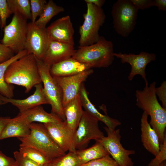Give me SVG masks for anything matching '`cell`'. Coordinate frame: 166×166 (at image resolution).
Wrapping results in <instances>:
<instances>
[{
    "label": "cell",
    "instance_id": "6da1fadb",
    "mask_svg": "<svg viewBox=\"0 0 166 166\" xmlns=\"http://www.w3.org/2000/svg\"><path fill=\"white\" fill-rule=\"evenodd\" d=\"M156 82L145 85L142 90L136 91V105L150 117L149 123L156 132L160 145L166 136V109L159 103L156 94Z\"/></svg>",
    "mask_w": 166,
    "mask_h": 166
},
{
    "label": "cell",
    "instance_id": "7a4b0ae2",
    "mask_svg": "<svg viewBox=\"0 0 166 166\" xmlns=\"http://www.w3.org/2000/svg\"><path fill=\"white\" fill-rule=\"evenodd\" d=\"M4 79L8 84L24 87L25 93H28L33 87L42 82L37 59L30 54L14 61L7 69Z\"/></svg>",
    "mask_w": 166,
    "mask_h": 166
},
{
    "label": "cell",
    "instance_id": "3957f363",
    "mask_svg": "<svg viewBox=\"0 0 166 166\" xmlns=\"http://www.w3.org/2000/svg\"><path fill=\"white\" fill-rule=\"evenodd\" d=\"M113 45L110 41L100 36L96 43L79 47L72 57L93 68H106L111 65L114 57Z\"/></svg>",
    "mask_w": 166,
    "mask_h": 166
},
{
    "label": "cell",
    "instance_id": "277c9868",
    "mask_svg": "<svg viewBox=\"0 0 166 166\" xmlns=\"http://www.w3.org/2000/svg\"><path fill=\"white\" fill-rule=\"evenodd\" d=\"M30 133L26 137L18 138L20 146L32 148L43 153L50 160L65 154L51 137L43 124H30Z\"/></svg>",
    "mask_w": 166,
    "mask_h": 166
},
{
    "label": "cell",
    "instance_id": "5b68a950",
    "mask_svg": "<svg viewBox=\"0 0 166 166\" xmlns=\"http://www.w3.org/2000/svg\"><path fill=\"white\" fill-rule=\"evenodd\" d=\"M87 10L79 29V47L89 45L97 42L100 36L99 31L104 24L106 16L104 10L91 3H86Z\"/></svg>",
    "mask_w": 166,
    "mask_h": 166
},
{
    "label": "cell",
    "instance_id": "8992f818",
    "mask_svg": "<svg viewBox=\"0 0 166 166\" xmlns=\"http://www.w3.org/2000/svg\"><path fill=\"white\" fill-rule=\"evenodd\" d=\"M138 10L130 0H118L113 4L111 12L113 27L118 34L126 37L133 31Z\"/></svg>",
    "mask_w": 166,
    "mask_h": 166
},
{
    "label": "cell",
    "instance_id": "52a82bcc",
    "mask_svg": "<svg viewBox=\"0 0 166 166\" xmlns=\"http://www.w3.org/2000/svg\"><path fill=\"white\" fill-rule=\"evenodd\" d=\"M37 60L42 81L43 84V91L49 104L51 106V113L58 116L63 121H65L62 104V90L50 73V66L42 61L37 59Z\"/></svg>",
    "mask_w": 166,
    "mask_h": 166
},
{
    "label": "cell",
    "instance_id": "ba28073f",
    "mask_svg": "<svg viewBox=\"0 0 166 166\" xmlns=\"http://www.w3.org/2000/svg\"><path fill=\"white\" fill-rule=\"evenodd\" d=\"M28 26L27 20L19 14H14L11 22L3 28L1 43L14 54L24 50Z\"/></svg>",
    "mask_w": 166,
    "mask_h": 166
},
{
    "label": "cell",
    "instance_id": "9c48e42d",
    "mask_svg": "<svg viewBox=\"0 0 166 166\" xmlns=\"http://www.w3.org/2000/svg\"><path fill=\"white\" fill-rule=\"evenodd\" d=\"M99 121L95 117L84 110L74 133L76 150L86 148L92 140L98 141L104 136L103 132L99 128Z\"/></svg>",
    "mask_w": 166,
    "mask_h": 166
},
{
    "label": "cell",
    "instance_id": "30bf717a",
    "mask_svg": "<svg viewBox=\"0 0 166 166\" xmlns=\"http://www.w3.org/2000/svg\"><path fill=\"white\" fill-rule=\"evenodd\" d=\"M104 128L107 136L97 141L103 145L120 166H133L134 163L129 156L135 154V151L126 149L122 146L120 129L112 130L106 126Z\"/></svg>",
    "mask_w": 166,
    "mask_h": 166
},
{
    "label": "cell",
    "instance_id": "8fae6325",
    "mask_svg": "<svg viewBox=\"0 0 166 166\" xmlns=\"http://www.w3.org/2000/svg\"><path fill=\"white\" fill-rule=\"evenodd\" d=\"M49 40L46 27H40L31 22L28 23L24 48L28 54H32L37 59L43 61Z\"/></svg>",
    "mask_w": 166,
    "mask_h": 166
},
{
    "label": "cell",
    "instance_id": "7c38bea8",
    "mask_svg": "<svg viewBox=\"0 0 166 166\" xmlns=\"http://www.w3.org/2000/svg\"><path fill=\"white\" fill-rule=\"evenodd\" d=\"M113 55L120 59L122 63H127L131 66V71L128 76L129 81H132L135 76L139 75L144 81L145 85H148L145 69L148 64L156 60V56L155 53L142 51L138 54L119 52L114 53Z\"/></svg>",
    "mask_w": 166,
    "mask_h": 166
},
{
    "label": "cell",
    "instance_id": "4fadbf2b",
    "mask_svg": "<svg viewBox=\"0 0 166 166\" xmlns=\"http://www.w3.org/2000/svg\"><path fill=\"white\" fill-rule=\"evenodd\" d=\"M90 69L78 74L65 77H53L60 87L63 93V107L79 94L83 82L93 73Z\"/></svg>",
    "mask_w": 166,
    "mask_h": 166
},
{
    "label": "cell",
    "instance_id": "5bb4252c",
    "mask_svg": "<svg viewBox=\"0 0 166 166\" xmlns=\"http://www.w3.org/2000/svg\"><path fill=\"white\" fill-rule=\"evenodd\" d=\"M43 124L54 141L65 152L76 151L74 133L68 127L65 121Z\"/></svg>",
    "mask_w": 166,
    "mask_h": 166
},
{
    "label": "cell",
    "instance_id": "9a60e30c",
    "mask_svg": "<svg viewBox=\"0 0 166 166\" xmlns=\"http://www.w3.org/2000/svg\"><path fill=\"white\" fill-rule=\"evenodd\" d=\"M50 40L74 45V30L68 15L60 18L46 28Z\"/></svg>",
    "mask_w": 166,
    "mask_h": 166
},
{
    "label": "cell",
    "instance_id": "2e32d148",
    "mask_svg": "<svg viewBox=\"0 0 166 166\" xmlns=\"http://www.w3.org/2000/svg\"><path fill=\"white\" fill-rule=\"evenodd\" d=\"M34 93L28 97L23 99L9 98L0 94V104L10 103L16 107L22 112L42 105L48 104L49 102L43 91L41 83L35 86Z\"/></svg>",
    "mask_w": 166,
    "mask_h": 166
},
{
    "label": "cell",
    "instance_id": "e0dca14e",
    "mask_svg": "<svg viewBox=\"0 0 166 166\" xmlns=\"http://www.w3.org/2000/svg\"><path fill=\"white\" fill-rule=\"evenodd\" d=\"M73 45L50 40L43 61L51 66L72 57L76 50Z\"/></svg>",
    "mask_w": 166,
    "mask_h": 166
},
{
    "label": "cell",
    "instance_id": "ac0fdd59",
    "mask_svg": "<svg viewBox=\"0 0 166 166\" xmlns=\"http://www.w3.org/2000/svg\"><path fill=\"white\" fill-rule=\"evenodd\" d=\"M92 68L89 65L71 57L51 65L50 72L53 77H65L74 75Z\"/></svg>",
    "mask_w": 166,
    "mask_h": 166
},
{
    "label": "cell",
    "instance_id": "d6986e66",
    "mask_svg": "<svg viewBox=\"0 0 166 166\" xmlns=\"http://www.w3.org/2000/svg\"><path fill=\"white\" fill-rule=\"evenodd\" d=\"M148 117L143 112L140 120L141 141L144 148L155 156L160 151V144L156 132L148 121Z\"/></svg>",
    "mask_w": 166,
    "mask_h": 166
},
{
    "label": "cell",
    "instance_id": "ffe728a7",
    "mask_svg": "<svg viewBox=\"0 0 166 166\" xmlns=\"http://www.w3.org/2000/svg\"><path fill=\"white\" fill-rule=\"evenodd\" d=\"M79 94L84 110L95 117L99 121L102 122L109 128L114 130L117 127L121 125V122L118 120L109 117L107 114H103L97 109L90 101L83 84L81 86Z\"/></svg>",
    "mask_w": 166,
    "mask_h": 166
},
{
    "label": "cell",
    "instance_id": "44dd1931",
    "mask_svg": "<svg viewBox=\"0 0 166 166\" xmlns=\"http://www.w3.org/2000/svg\"><path fill=\"white\" fill-rule=\"evenodd\" d=\"M17 116L29 124L35 122L43 124L56 123L63 121L57 115L46 112L41 105L20 112Z\"/></svg>",
    "mask_w": 166,
    "mask_h": 166
},
{
    "label": "cell",
    "instance_id": "7402d4cb",
    "mask_svg": "<svg viewBox=\"0 0 166 166\" xmlns=\"http://www.w3.org/2000/svg\"><path fill=\"white\" fill-rule=\"evenodd\" d=\"M83 108L79 94L63 107L66 124L74 133L82 116Z\"/></svg>",
    "mask_w": 166,
    "mask_h": 166
},
{
    "label": "cell",
    "instance_id": "603a6c76",
    "mask_svg": "<svg viewBox=\"0 0 166 166\" xmlns=\"http://www.w3.org/2000/svg\"><path fill=\"white\" fill-rule=\"evenodd\" d=\"M30 124L18 116L10 118L2 131L0 140L10 137L18 138L27 136L30 132Z\"/></svg>",
    "mask_w": 166,
    "mask_h": 166
},
{
    "label": "cell",
    "instance_id": "cb8c5ba5",
    "mask_svg": "<svg viewBox=\"0 0 166 166\" xmlns=\"http://www.w3.org/2000/svg\"><path fill=\"white\" fill-rule=\"evenodd\" d=\"M28 54L26 50H22L7 61L0 64V94L6 97L11 98L14 96L13 85L7 83L5 81V72L10 65L14 61Z\"/></svg>",
    "mask_w": 166,
    "mask_h": 166
},
{
    "label": "cell",
    "instance_id": "d4e9b609",
    "mask_svg": "<svg viewBox=\"0 0 166 166\" xmlns=\"http://www.w3.org/2000/svg\"><path fill=\"white\" fill-rule=\"evenodd\" d=\"M81 165L91 160L109 155L108 151L99 141L90 147L76 150Z\"/></svg>",
    "mask_w": 166,
    "mask_h": 166
},
{
    "label": "cell",
    "instance_id": "484cf974",
    "mask_svg": "<svg viewBox=\"0 0 166 166\" xmlns=\"http://www.w3.org/2000/svg\"><path fill=\"white\" fill-rule=\"evenodd\" d=\"M64 10L63 7L57 5L53 0H49L47 2L41 15L34 23L38 26L45 28L47 24L53 17Z\"/></svg>",
    "mask_w": 166,
    "mask_h": 166
},
{
    "label": "cell",
    "instance_id": "4316f807",
    "mask_svg": "<svg viewBox=\"0 0 166 166\" xmlns=\"http://www.w3.org/2000/svg\"><path fill=\"white\" fill-rule=\"evenodd\" d=\"M11 14H19L26 20L31 18L30 0H7Z\"/></svg>",
    "mask_w": 166,
    "mask_h": 166
},
{
    "label": "cell",
    "instance_id": "83f0119b",
    "mask_svg": "<svg viewBox=\"0 0 166 166\" xmlns=\"http://www.w3.org/2000/svg\"><path fill=\"white\" fill-rule=\"evenodd\" d=\"M81 165L76 151L69 152L67 153L53 159L44 166H80Z\"/></svg>",
    "mask_w": 166,
    "mask_h": 166
},
{
    "label": "cell",
    "instance_id": "f1b7e54d",
    "mask_svg": "<svg viewBox=\"0 0 166 166\" xmlns=\"http://www.w3.org/2000/svg\"><path fill=\"white\" fill-rule=\"evenodd\" d=\"M19 152L24 156L40 165H44L50 161L40 152L32 148L20 146Z\"/></svg>",
    "mask_w": 166,
    "mask_h": 166
},
{
    "label": "cell",
    "instance_id": "f546056e",
    "mask_svg": "<svg viewBox=\"0 0 166 166\" xmlns=\"http://www.w3.org/2000/svg\"><path fill=\"white\" fill-rule=\"evenodd\" d=\"M31 22H34L38 17L42 14L47 2L45 0H30Z\"/></svg>",
    "mask_w": 166,
    "mask_h": 166
},
{
    "label": "cell",
    "instance_id": "4dcf8cb0",
    "mask_svg": "<svg viewBox=\"0 0 166 166\" xmlns=\"http://www.w3.org/2000/svg\"><path fill=\"white\" fill-rule=\"evenodd\" d=\"M80 166H120L110 155L93 160Z\"/></svg>",
    "mask_w": 166,
    "mask_h": 166
},
{
    "label": "cell",
    "instance_id": "1f68e13d",
    "mask_svg": "<svg viewBox=\"0 0 166 166\" xmlns=\"http://www.w3.org/2000/svg\"><path fill=\"white\" fill-rule=\"evenodd\" d=\"M166 160V136L163 143L160 145V149L154 158L150 162L148 166H159Z\"/></svg>",
    "mask_w": 166,
    "mask_h": 166
},
{
    "label": "cell",
    "instance_id": "d6a6232c",
    "mask_svg": "<svg viewBox=\"0 0 166 166\" xmlns=\"http://www.w3.org/2000/svg\"><path fill=\"white\" fill-rule=\"evenodd\" d=\"M12 14L7 0H0V19L1 28L3 29L6 26L7 18Z\"/></svg>",
    "mask_w": 166,
    "mask_h": 166
},
{
    "label": "cell",
    "instance_id": "836d02e7",
    "mask_svg": "<svg viewBox=\"0 0 166 166\" xmlns=\"http://www.w3.org/2000/svg\"><path fill=\"white\" fill-rule=\"evenodd\" d=\"M16 166H44L39 165L23 156L19 151L13 152Z\"/></svg>",
    "mask_w": 166,
    "mask_h": 166
},
{
    "label": "cell",
    "instance_id": "e575fe53",
    "mask_svg": "<svg viewBox=\"0 0 166 166\" xmlns=\"http://www.w3.org/2000/svg\"><path fill=\"white\" fill-rule=\"evenodd\" d=\"M155 93L162 104V107L166 109V81H163L159 87L156 88Z\"/></svg>",
    "mask_w": 166,
    "mask_h": 166
},
{
    "label": "cell",
    "instance_id": "d590c367",
    "mask_svg": "<svg viewBox=\"0 0 166 166\" xmlns=\"http://www.w3.org/2000/svg\"><path fill=\"white\" fill-rule=\"evenodd\" d=\"M14 55L10 48L1 43L0 39V64L7 61Z\"/></svg>",
    "mask_w": 166,
    "mask_h": 166
},
{
    "label": "cell",
    "instance_id": "8d00e7d4",
    "mask_svg": "<svg viewBox=\"0 0 166 166\" xmlns=\"http://www.w3.org/2000/svg\"><path fill=\"white\" fill-rule=\"evenodd\" d=\"M138 10H144L154 6V0H130Z\"/></svg>",
    "mask_w": 166,
    "mask_h": 166
},
{
    "label": "cell",
    "instance_id": "74e56055",
    "mask_svg": "<svg viewBox=\"0 0 166 166\" xmlns=\"http://www.w3.org/2000/svg\"><path fill=\"white\" fill-rule=\"evenodd\" d=\"M0 166H16L15 159L8 156L0 151Z\"/></svg>",
    "mask_w": 166,
    "mask_h": 166
},
{
    "label": "cell",
    "instance_id": "f35d334b",
    "mask_svg": "<svg viewBox=\"0 0 166 166\" xmlns=\"http://www.w3.org/2000/svg\"><path fill=\"white\" fill-rule=\"evenodd\" d=\"M154 6L157 7L159 10H166V0H154Z\"/></svg>",
    "mask_w": 166,
    "mask_h": 166
},
{
    "label": "cell",
    "instance_id": "ab89813d",
    "mask_svg": "<svg viewBox=\"0 0 166 166\" xmlns=\"http://www.w3.org/2000/svg\"><path fill=\"white\" fill-rule=\"evenodd\" d=\"M10 118L9 117H0V136L4 127Z\"/></svg>",
    "mask_w": 166,
    "mask_h": 166
},
{
    "label": "cell",
    "instance_id": "60d3db41",
    "mask_svg": "<svg viewBox=\"0 0 166 166\" xmlns=\"http://www.w3.org/2000/svg\"><path fill=\"white\" fill-rule=\"evenodd\" d=\"M86 3H91L100 8H101L105 2L104 0H85Z\"/></svg>",
    "mask_w": 166,
    "mask_h": 166
},
{
    "label": "cell",
    "instance_id": "b9f144b4",
    "mask_svg": "<svg viewBox=\"0 0 166 166\" xmlns=\"http://www.w3.org/2000/svg\"><path fill=\"white\" fill-rule=\"evenodd\" d=\"M159 166H166V161L162 162Z\"/></svg>",
    "mask_w": 166,
    "mask_h": 166
},
{
    "label": "cell",
    "instance_id": "7bdbcfd3",
    "mask_svg": "<svg viewBox=\"0 0 166 166\" xmlns=\"http://www.w3.org/2000/svg\"><path fill=\"white\" fill-rule=\"evenodd\" d=\"M1 20L0 19V26H1Z\"/></svg>",
    "mask_w": 166,
    "mask_h": 166
}]
</instances>
